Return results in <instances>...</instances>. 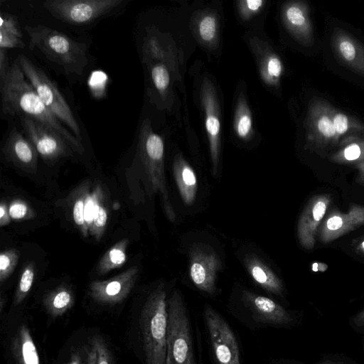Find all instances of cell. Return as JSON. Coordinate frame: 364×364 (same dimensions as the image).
I'll list each match as a JSON object with an SVG mask.
<instances>
[{"mask_svg":"<svg viewBox=\"0 0 364 364\" xmlns=\"http://www.w3.org/2000/svg\"><path fill=\"white\" fill-rule=\"evenodd\" d=\"M167 307L166 364H194L190 321L178 290L173 292Z\"/></svg>","mask_w":364,"mask_h":364,"instance_id":"277c9868","label":"cell"},{"mask_svg":"<svg viewBox=\"0 0 364 364\" xmlns=\"http://www.w3.org/2000/svg\"><path fill=\"white\" fill-rule=\"evenodd\" d=\"M20 119L26 137L42 158L53 161L69 155L71 147L58 134L29 117L23 116Z\"/></svg>","mask_w":364,"mask_h":364,"instance_id":"30bf717a","label":"cell"},{"mask_svg":"<svg viewBox=\"0 0 364 364\" xmlns=\"http://www.w3.org/2000/svg\"><path fill=\"white\" fill-rule=\"evenodd\" d=\"M331 159L341 164H356L364 161V139L354 138L343 143Z\"/></svg>","mask_w":364,"mask_h":364,"instance_id":"d4e9b609","label":"cell"},{"mask_svg":"<svg viewBox=\"0 0 364 364\" xmlns=\"http://www.w3.org/2000/svg\"><path fill=\"white\" fill-rule=\"evenodd\" d=\"M122 2V0H48L43 5L56 18L82 25L106 16Z\"/></svg>","mask_w":364,"mask_h":364,"instance_id":"8992f818","label":"cell"},{"mask_svg":"<svg viewBox=\"0 0 364 364\" xmlns=\"http://www.w3.org/2000/svg\"><path fill=\"white\" fill-rule=\"evenodd\" d=\"M144 63L147 65L150 80L154 90L163 95L168 87L170 76L166 66L158 62L146 48L142 47Z\"/></svg>","mask_w":364,"mask_h":364,"instance_id":"603a6c76","label":"cell"},{"mask_svg":"<svg viewBox=\"0 0 364 364\" xmlns=\"http://www.w3.org/2000/svg\"><path fill=\"white\" fill-rule=\"evenodd\" d=\"M146 364H166L168 307L164 285L149 296L139 318Z\"/></svg>","mask_w":364,"mask_h":364,"instance_id":"3957f363","label":"cell"},{"mask_svg":"<svg viewBox=\"0 0 364 364\" xmlns=\"http://www.w3.org/2000/svg\"><path fill=\"white\" fill-rule=\"evenodd\" d=\"M331 202L328 194L318 195L308 202L299 218L297 235L300 244L306 249H312L319 227Z\"/></svg>","mask_w":364,"mask_h":364,"instance_id":"7c38bea8","label":"cell"},{"mask_svg":"<svg viewBox=\"0 0 364 364\" xmlns=\"http://www.w3.org/2000/svg\"><path fill=\"white\" fill-rule=\"evenodd\" d=\"M16 60L26 79L33 86L43 102L81 141L82 137L79 124L56 85L25 55H19Z\"/></svg>","mask_w":364,"mask_h":364,"instance_id":"5b68a950","label":"cell"},{"mask_svg":"<svg viewBox=\"0 0 364 364\" xmlns=\"http://www.w3.org/2000/svg\"><path fill=\"white\" fill-rule=\"evenodd\" d=\"M173 174L180 195L185 204L191 205L197 193V178L193 168L183 160L178 159L173 166Z\"/></svg>","mask_w":364,"mask_h":364,"instance_id":"44dd1931","label":"cell"},{"mask_svg":"<svg viewBox=\"0 0 364 364\" xmlns=\"http://www.w3.org/2000/svg\"><path fill=\"white\" fill-rule=\"evenodd\" d=\"M33 279L34 272L33 266L28 265L21 274L18 286L14 296V305H18L24 300L31 289Z\"/></svg>","mask_w":364,"mask_h":364,"instance_id":"f1b7e54d","label":"cell"},{"mask_svg":"<svg viewBox=\"0 0 364 364\" xmlns=\"http://www.w3.org/2000/svg\"><path fill=\"white\" fill-rule=\"evenodd\" d=\"M9 213H7L6 207L2 203L0 206V223L4 225L9 223Z\"/></svg>","mask_w":364,"mask_h":364,"instance_id":"7bdbcfd3","label":"cell"},{"mask_svg":"<svg viewBox=\"0 0 364 364\" xmlns=\"http://www.w3.org/2000/svg\"><path fill=\"white\" fill-rule=\"evenodd\" d=\"M235 128L237 135L241 138L247 137L251 132L252 119L247 109H240L235 122Z\"/></svg>","mask_w":364,"mask_h":364,"instance_id":"1f68e13d","label":"cell"},{"mask_svg":"<svg viewBox=\"0 0 364 364\" xmlns=\"http://www.w3.org/2000/svg\"><path fill=\"white\" fill-rule=\"evenodd\" d=\"M216 32V22L213 16H206L200 21L199 33L203 40L210 41L215 37Z\"/></svg>","mask_w":364,"mask_h":364,"instance_id":"d6a6232c","label":"cell"},{"mask_svg":"<svg viewBox=\"0 0 364 364\" xmlns=\"http://www.w3.org/2000/svg\"><path fill=\"white\" fill-rule=\"evenodd\" d=\"M127 241L124 240L111 248L102 257L97 268L100 274H105L112 269L122 265L127 259L126 247Z\"/></svg>","mask_w":364,"mask_h":364,"instance_id":"83f0119b","label":"cell"},{"mask_svg":"<svg viewBox=\"0 0 364 364\" xmlns=\"http://www.w3.org/2000/svg\"><path fill=\"white\" fill-rule=\"evenodd\" d=\"M204 317L218 363L240 364L237 341L226 321L209 305L205 306Z\"/></svg>","mask_w":364,"mask_h":364,"instance_id":"52a82bcc","label":"cell"},{"mask_svg":"<svg viewBox=\"0 0 364 364\" xmlns=\"http://www.w3.org/2000/svg\"><path fill=\"white\" fill-rule=\"evenodd\" d=\"M85 353H84L81 349H78L72 353L66 364H85Z\"/></svg>","mask_w":364,"mask_h":364,"instance_id":"ab89813d","label":"cell"},{"mask_svg":"<svg viewBox=\"0 0 364 364\" xmlns=\"http://www.w3.org/2000/svg\"><path fill=\"white\" fill-rule=\"evenodd\" d=\"M190 277L200 290L213 294L217 272L221 268V262L217 254L210 248L196 245L190 254Z\"/></svg>","mask_w":364,"mask_h":364,"instance_id":"8fae6325","label":"cell"},{"mask_svg":"<svg viewBox=\"0 0 364 364\" xmlns=\"http://www.w3.org/2000/svg\"><path fill=\"white\" fill-rule=\"evenodd\" d=\"M263 3L264 1L262 0H248L245 1L247 8L252 11H258Z\"/></svg>","mask_w":364,"mask_h":364,"instance_id":"60d3db41","label":"cell"},{"mask_svg":"<svg viewBox=\"0 0 364 364\" xmlns=\"http://www.w3.org/2000/svg\"><path fill=\"white\" fill-rule=\"evenodd\" d=\"M10 66L6 50L0 48V81L4 79Z\"/></svg>","mask_w":364,"mask_h":364,"instance_id":"f35d334b","label":"cell"},{"mask_svg":"<svg viewBox=\"0 0 364 364\" xmlns=\"http://www.w3.org/2000/svg\"><path fill=\"white\" fill-rule=\"evenodd\" d=\"M92 221L96 228L102 230L105 228L107 221V212L103 206L96 205L92 213Z\"/></svg>","mask_w":364,"mask_h":364,"instance_id":"d590c367","label":"cell"},{"mask_svg":"<svg viewBox=\"0 0 364 364\" xmlns=\"http://www.w3.org/2000/svg\"><path fill=\"white\" fill-rule=\"evenodd\" d=\"M8 213L13 219H22L28 214V206L21 201H14L11 204Z\"/></svg>","mask_w":364,"mask_h":364,"instance_id":"8d00e7d4","label":"cell"},{"mask_svg":"<svg viewBox=\"0 0 364 364\" xmlns=\"http://www.w3.org/2000/svg\"><path fill=\"white\" fill-rule=\"evenodd\" d=\"M333 107L320 97L311 101L306 118L307 141L316 149H324L340 141L332 121Z\"/></svg>","mask_w":364,"mask_h":364,"instance_id":"ba28073f","label":"cell"},{"mask_svg":"<svg viewBox=\"0 0 364 364\" xmlns=\"http://www.w3.org/2000/svg\"><path fill=\"white\" fill-rule=\"evenodd\" d=\"M282 72L281 60L277 57L270 58L267 64V73L273 79H278Z\"/></svg>","mask_w":364,"mask_h":364,"instance_id":"74e56055","label":"cell"},{"mask_svg":"<svg viewBox=\"0 0 364 364\" xmlns=\"http://www.w3.org/2000/svg\"><path fill=\"white\" fill-rule=\"evenodd\" d=\"M3 151L10 160L19 166L33 168L36 164V149L16 127L9 132Z\"/></svg>","mask_w":364,"mask_h":364,"instance_id":"ac0fdd59","label":"cell"},{"mask_svg":"<svg viewBox=\"0 0 364 364\" xmlns=\"http://www.w3.org/2000/svg\"><path fill=\"white\" fill-rule=\"evenodd\" d=\"M358 170L357 182L364 186V161L355 164Z\"/></svg>","mask_w":364,"mask_h":364,"instance_id":"b9f144b4","label":"cell"},{"mask_svg":"<svg viewBox=\"0 0 364 364\" xmlns=\"http://www.w3.org/2000/svg\"><path fill=\"white\" fill-rule=\"evenodd\" d=\"M138 155L142 160L146 166L154 185L161 190L164 196V203L166 210L171 209L168 200L165 194L163 183L162 162L164 156V142L162 139L156 134L154 133L151 129L150 124L145 120L141 127L139 143Z\"/></svg>","mask_w":364,"mask_h":364,"instance_id":"9c48e42d","label":"cell"},{"mask_svg":"<svg viewBox=\"0 0 364 364\" xmlns=\"http://www.w3.org/2000/svg\"><path fill=\"white\" fill-rule=\"evenodd\" d=\"M245 264L252 279L263 289L272 294L282 295V281L263 262L252 256L246 259Z\"/></svg>","mask_w":364,"mask_h":364,"instance_id":"ffe728a7","label":"cell"},{"mask_svg":"<svg viewBox=\"0 0 364 364\" xmlns=\"http://www.w3.org/2000/svg\"><path fill=\"white\" fill-rule=\"evenodd\" d=\"M18 261V255L15 251L9 250L0 255V281L2 284L13 271Z\"/></svg>","mask_w":364,"mask_h":364,"instance_id":"f546056e","label":"cell"},{"mask_svg":"<svg viewBox=\"0 0 364 364\" xmlns=\"http://www.w3.org/2000/svg\"><path fill=\"white\" fill-rule=\"evenodd\" d=\"M331 47L341 65L364 77V46L356 38L336 27L331 34Z\"/></svg>","mask_w":364,"mask_h":364,"instance_id":"4fadbf2b","label":"cell"},{"mask_svg":"<svg viewBox=\"0 0 364 364\" xmlns=\"http://www.w3.org/2000/svg\"><path fill=\"white\" fill-rule=\"evenodd\" d=\"M207 96L205 100V128L208 134L210 152L213 164V168L215 169L218 164V158L220 146V123L215 111L214 102Z\"/></svg>","mask_w":364,"mask_h":364,"instance_id":"cb8c5ba5","label":"cell"},{"mask_svg":"<svg viewBox=\"0 0 364 364\" xmlns=\"http://www.w3.org/2000/svg\"><path fill=\"white\" fill-rule=\"evenodd\" d=\"M85 364H112L111 353L100 336L91 338L85 351Z\"/></svg>","mask_w":364,"mask_h":364,"instance_id":"4316f807","label":"cell"},{"mask_svg":"<svg viewBox=\"0 0 364 364\" xmlns=\"http://www.w3.org/2000/svg\"><path fill=\"white\" fill-rule=\"evenodd\" d=\"M44 306L48 312L58 317L68 311L74 304L72 292L66 288L58 289L49 294L44 299Z\"/></svg>","mask_w":364,"mask_h":364,"instance_id":"484cf974","label":"cell"},{"mask_svg":"<svg viewBox=\"0 0 364 364\" xmlns=\"http://www.w3.org/2000/svg\"><path fill=\"white\" fill-rule=\"evenodd\" d=\"M25 44L22 38L0 30V48L8 49L23 48Z\"/></svg>","mask_w":364,"mask_h":364,"instance_id":"836d02e7","label":"cell"},{"mask_svg":"<svg viewBox=\"0 0 364 364\" xmlns=\"http://www.w3.org/2000/svg\"><path fill=\"white\" fill-rule=\"evenodd\" d=\"M321 364H344V363H341V362H337V363H335V362H327V363H321Z\"/></svg>","mask_w":364,"mask_h":364,"instance_id":"bcb514c9","label":"cell"},{"mask_svg":"<svg viewBox=\"0 0 364 364\" xmlns=\"http://www.w3.org/2000/svg\"><path fill=\"white\" fill-rule=\"evenodd\" d=\"M332 121L336 133L341 142L357 138L358 134L364 133V124L356 118L348 115L336 107H333Z\"/></svg>","mask_w":364,"mask_h":364,"instance_id":"7402d4cb","label":"cell"},{"mask_svg":"<svg viewBox=\"0 0 364 364\" xmlns=\"http://www.w3.org/2000/svg\"><path fill=\"white\" fill-rule=\"evenodd\" d=\"M11 350L17 364H41L29 328L21 325L12 338Z\"/></svg>","mask_w":364,"mask_h":364,"instance_id":"d6986e66","label":"cell"},{"mask_svg":"<svg viewBox=\"0 0 364 364\" xmlns=\"http://www.w3.org/2000/svg\"><path fill=\"white\" fill-rule=\"evenodd\" d=\"M24 29L29 36V47L32 50H38L67 73L82 74L87 64L85 43L43 25L26 26Z\"/></svg>","mask_w":364,"mask_h":364,"instance_id":"7a4b0ae2","label":"cell"},{"mask_svg":"<svg viewBox=\"0 0 364 364\" xmlns=\"http://www.w3.org/2000/svg\"><path fill=\"white\" fill-rule=\"evenodd\" d=\"M245 303L259 321L275 326L288 325L292 321L290 314L279 304L269 298L245 291Z\"/></svg>","mask_w":364,"mask_h":364,"instance_id":"2e32d148","label":"cell"},{"mask_svg":"<svg viewBox=\"0 0 364 364\" xmlns=\"http://www.w3.org/2000/svg\"><path fill=\"white\" fill-rule=\"evenodd\" d=\"M84 199L79 198L75 202L73 215L75 224L84 228L85 224V205Z\"/></svg>","mask_w":364,"mask_h":364,"instance_id":"e575fe53","label":"cell"},{"mask_svg":"<svg viewBox=\"0 0 364 364\" xmlns=\"http://www.w3.org/2000/svg\"><path fill=\"white\" fill-rule=\"evenodd\" d=\"M284 19L291 33L301 43L306 46L313 45V26L306 4L294 2L288 5L284 10Z\"/></svg>","mask_w":364,"mask_h":364,"instance_id":"e0dca14e","label":"cell"},{"mask_svg":"<svg viewBox=\"0 0 364 364\" xmlns=\"http://www.w3.org/2000/svg\"><path fill=\"white\" fill-rule=\"evenodd\" d=\"M359 249L364 252V240L360 244Z\"/></svg>","mask_w":364,"mask_h":364,"instance_id":"f6af8a7d","label":"cell"},{"mask_svg":"<svg viewBox=\"0 0 364 364\" xmlns=\"http://www.w3.org/2000/svg\"><path fill=\"white\" fill-rule=\"evenodd\" d=\"M364 225V206L352 205L348 212L333 210L323 220L320 228L322 242H331Z\"/></svg>","mask_w":364,"mask_h":364,"instance_id":"5bb4252c","label":"cell"},{"mask_svg":"<svg viewBox=\"0 0 364 364\" xmlns=\"http://www.w3.org/2000/svg\"><path fill=\"white\" fill-rule=\"evenodd\" d=\"M2 110L5 114L27 117L61 136L78 153L84 151L82 142L68 129L41 100L16 60L0 81Z\"/></svg>","mask_w":364,"mask_h":364,"instance_id":"6da1fadb","label":"cell"},{"mask_svg":"<svg viewBox=\"0 0 364 364\" xmlns=\"http://www.w3.org/2000/svg\"><path fill=\"white\" fill-rule=\"evenodd\" d=\"M137 272V268L132 267L108 280L92 282L90 287L91 297L104 304H116L122 301L130 292Z\"/></svg>","mask_w":364,"mask_h":364,"instance_id":"9a60e30c","label":"cell"},{"mask_svg":"<svg viewBox=\"0 0 364 364\" xmlns=\"http://www.w3.org/2000/svg\"><path fill=\"white\" fill-rule=\"evenodd\" d=\"M353 323L358 327L364 326V309L353 317Z\"/></svg>","mask_w":364,"mask_h":364,"instance_id":"ee69618b","label":"cell"},{"mask_svg":"<svg viewBox=\"0 0 364 364\" xmlns=\"http://www.w3.org/2000/svg\"><path fill=\"white\" fill-rule=\"evenodd\" d=\"M0 30L22 38V33L17 18L8 13L1 12Z\"/></svg>","mask_w":364,"mask_h":364,"instance_id":"4dcf8cb0","label":"cell"}]
</instances>
